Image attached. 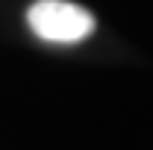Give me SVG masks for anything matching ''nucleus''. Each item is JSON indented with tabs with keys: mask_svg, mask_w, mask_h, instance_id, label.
Returning a JSON list of instances; mask_svg holds the SVG:
<instances>
[{
	"mask_svg": "<svg viewBox=\"0 0 153 150\" xmlns=\"http://www.w3.org/2000/svg\"><path fill=\"white\" fill-rule=\"evenodd\" d=\"M27 21L38 38L56 44H76L94 33V15L68 0H36Z\"/></svg>",
	"mask_w": 153,
	"mask_h": 150,
	"instance_id": "1",
	"label": "nucleus"
}]
</instances>
